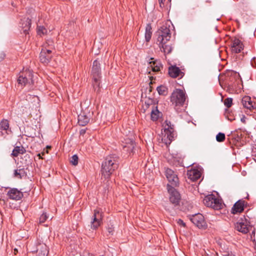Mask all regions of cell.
Listing matches in <instances>:
<instances>
[{
    "mask_svg": "<svg viewBox=\"0 0 256 256\" xmlns=\"http://www.w3.org/2000/svg\"><path fill=\"white\" fill-rule=\"evenodd\" d=\"M9 127V122L6 120H3L0 123V129L2 130H6Z\"/></svg>",
    "mask_w": 256,
    "mask_h": 256,
    "instance_id": "24",
    "label": "cell"
},
{
    "mask_svg": "<svg viewBox=\"0 0 256 256\" xmlns=\"http://www.w3.org/2000/svg\"><path fill=\"white\" fill-rule=\"evenodd\" d=\"M90 118L86 114L81 113L78 117V124L82 126H86L89 123Z\"/></svg>",
    "mask_w": 256,
    "mask_h": 256,
    "instance_id": "21",
    "label": "cell"
},
{
    "mask_svg": "<svg viewBox=\"0 0 256 256\" xmlns=\"http://www.w3.org/2000/svg\"><path fill=\"white\" fill-rule=\"evenodd\" d=\"M203 171L201 167L195 166L188 171L187 176L189 179L192 182L197 181L202 176Z\"/></svg>",
    "mask_w": 256,
    "mask_h": 256,
    "instance_id": "14",
    "label": "cell"
},
{
    "mask_svg": "<svg viewBox=\"0 0 256 256\" xmlns=\"http://www.w3.org/2000/svg\"><path fill=\"white\" fill-rule=\"evenodd\" d=\"M165 175L166 176L169 182L175 187H178L179 186V180L177 175L171 169H166L165 170Z\"/></svg>",
    "mask_w": 256,
    "mask_h": 256,
    "instance_id": "17",
    "label": "cell"
},
{
    "mask_svg": "<svg viewBox=\"0 0 256 256\" xmlns=\"http://www.w3.org/2000/svg\"><path fill=\"white\" fill-rule=\"evenodd\" d=\"M171 27L169 24H167V25L161 27L158 31L157 40L160 47L166 45L172 39L173 28Z\"/></svg>",
    "mask_w": 256,
    "mask_h": 256,
    "instance_id": "10",
    "label": "cell"
},
{
    "mask_svg": "<svg viewBox=\"0 0 256 256\" xmlns=\"http://www.w3.org/2000/svg\"><path fill=\"white\" fill-rule=\"evenodd\" d=\"M52 52L50 50H45L44 52H42L41 54V58L44 63L49 62L51 59V55Z\"/></svg>",
    "mask_w": 256,
    "mask_h": 256,
    "instance_id": "22",
    "label": "cell"
},
{
    "mask_svg": "<svg viewBox=\"0 0 256 256\" xmlns=\"http://www.w3.org/2000/svg\"><path fill=\"white\" fill-rule=\"evenodd\" d=\"M13 117L22 134L29 137L38 136L42 118L39 98L28 96L21 100L14 110Z\"/></svg>",
    "mask_w": 256,
    "mask_h": 256,
    "instance_id": "1",
    "label": "cell"
},
{
    "mask_svg": "<svg viewBox=\"0 0 256 256\" xmlns=\"http://www.w3.org/2000/svg\"><path fill=\"white\" fill-rule=\"evenodd\" d=\"M232 100L231 99H229V100H227V101H226V102L225 103V104L226 107H228V108L231 107L232 105Z\"/></svg>",
    "mask_w": 256,
    "mask_h": 256,
    "instance_id": "30",
    "label": "cell"
},
{
    "mask_svg": "<svg viewBox=\"0 0 256 256\" xmlns=\"http://www.w3.org/2000/svg\"><path fill=\"white\" fill-rule=\"evenodd\" d=\"M225 139V135L223 133H220L216 136V140L218 142H223Z\"/></svg>",
    "mask_w": 256,
    "mask_h": 256,
    "instance_id": "27",
    "label": "cell"
},
{
    "mask_svg": "<svg viewBox=\"0 0 256 256\" xmlns=\"http://www.w3.org/2000/svg\"><path fill=\"white\" fill-rule=\"evenodd\" d=\"M168 192L170 195V200L171 203L175 205H179L181 197L178 191L170 185H167Z\"/></svg>",
    "mask_w": 256,
    "mask_h": 256,
    "instance_id": "15",
    "label": "cell"
},
{
    "mask_svg": "<svg viewBox=\"0 0 256 256\" xmlns=\"http://www.w3.org/2000/svg\"><path fill=\"white\" fill-rule=\"evenodd\" d=\"M247 206V203L244 200H241L238 201L234 205L232 209V213L233 214H239L242 213Z\"/></svg>",
    "mask_w": 256,
    "mask_h": 256,
    "instance_id": "19",
    "label": "cell"
},
{
    "mask_svg": "<svg viewBox=\"0 0 256 256\" xmlns=\"http://www.w3.org/2000/svg\"><path fill=\"white\" fill-rule=\"evenodd\" d=\"M230 62L237 67H241L248 55V44L240 35L233 36L228 44Z\"/></svg>",
    "mask_w": 256,
    "mask_h": 256,
    "instance_id": "3",
    "label": "cell"
},
{
    "mask_svg": "<svg viewBox=\"0 0 256 256\" xmlns=\"http://www.w3.org/2000/svg\"><path fill=\"white\" fill-rule=\"evenodd\" d=\"M157 90H158V92L160 94L162 95H165L167 94V89L164 86H160L158 88Z\"/></svg>",
    "mask_w": 256,
    "mask_h": 256,
    "instance_id": "25",
    "label": "cell"
},
{
    "mask_svg": "<svg viewBox=\"0 0 256 256\" xmlns=\"http://www.w3.org/2000/svg\"><path fill=\"white\" fill-rule=\"evenodd\" d=\"M48 215L46 213H44L43 214L40 216V220H39V223L40 224H43L45 223V222L47 221L48 218Z\"/></svg>",
    "mask_w": 256,
    "mask_h": 256,
    "instance_id": "29",
    "label": "cell"
},
{
    "mask_svg": "<svg viewBox=\"0 0 256 256\" xmlns=\"http://www.w3.org/2000/svg\"><path fill=\"white\" fill-rule=\"evenodd\" d=\"M103 214L101 210L97 209L95 210L92 221L91 227L93 230H97L101 225L102 223Z\"/></svg>",
    "mask_w": 256,
    "mask_h": 256,
    "instance_id": "16",
    "label": "cell"
},
{
    "mask_svg": "<svg viewBox=\"0 0 256 256\" xmlns=\"http://www.w3.org/2000/svg\"><path fill=\"white\" fill-rule=\"evenodd\" d=\"M204 203L206 206L215 210H219L224 207L221 199L216 194L207 196L204 198Z\"/></svg>",
    "mask_w": 256,
    "mask_h": 256,
    "instance_id": "12",
    "label": "cell"
},
{
    "mask_svg": "<svg viewBox=\"0 0 256 256\" xmlns=\"http://www.w3.org/2000/svg\"><path fill=\"white\" fill-rule=\"evenodd\" d=\"M171 101L173 106L180 110H185L188 104V98L183 88H178L173 91Z\"/></svg>",
    "mask_w": 256,
    "mask_h": 256,
    "instance_id": "5",
    "label": "cell"
},
{
    "mask_svg": "<svg viewBox=\"0 0 256 256\" xmlns=\"http://www.w3.org/2000/svg\"><path fill=\"white\" fill-rule=\"evenodd\" d=\"M78 161H79V159L77 155H74L70 159V163L74 166H76L78 164Z\"/></svg>",
    "mask_w": 256,
    "mask_h": 256,
    "instance_id": "26",
    "label": "cell"
},
{
    "mask_svg": "<svg viewBox=\"0 0 256 256\" xmlns=\"http://www.w3.org/2000/svg\"><path fill=\"white\" fill-rule=\"evenodd\" d=\"M162 117V114L160 112L157 108H154L151 113V119L153 121H156Z\"/></svg>",
    "mask_w": 256,
    "mask_h": 256,
    "instance_id": "23",
    "label": "cell"
},
{
    "mask_svg": "<svg viewBox=\"0 0 256 256\" xmlns=\"http://www.w3.org/2000/svg\"><path fill=\"white\" fill-rule=\"evenodd\" d=\"M119 165V158L116 155H110L106 158L102 165V174L106 179L111 177Z\"/></svg>",
    "mask_w": 256,
    "mask_h": 256,
    "instance_id": "7",
    "label": "cell"
},
{
    "mask_svg": "<svg viewBox=\"0 0 256 256\" xmlns=\"http://www.w3.org/2000/svg\"><path fill=\"white\" fill-rule=\"evenodd\" d=\"M92 85L95 90L100 89V85L101 83L102 73L100 63L96 60L93 63L92 70Z\"/></svg>",
    "mask_w": 256,
    "mask_h": 256,
    "instance_id": "11",
    "label": "cell"
},
{
    "mask_svg": "<svg viewBox=\"0 0 256 256\" xmlns=\"http://www.w3.org/2000/svg\"><path fill=\"white\" fill-rule=\"evenodd\" d=\"M240 102L245 112L249 115L255 114L256 110V97L249 91L246 90L240 94Z\"/></svg>",
    "mask_w": 256,
    "mask_h": 256,
    "instance_id": "6",
    "label": "cell"
},
{
    "mask_svg": "<svg viewBox=\"0 0 256 256\" xmlns=\"http://www.w3.org/2000/svg\"><path fill=\"white\" fill-rule=\"evenodd\" d=\"M178 223L181 226H183V227H185L186 226L185 223L183 221L181 220H179V221H178Z\"/></svg>",
    "mask_w": 256,
    "mask_h": 256,
    "instance_id": "31",
    "label": "cell"
},
{
    "mask_svg": "<svg viewBox=\"0 0 256 256\" xmlns=\"http://www.w3.org/2000/svg\"><path fill=\"white\" fill-rule=\"evenodd\" d=\"M219 84L229 94H240L244 91V84L240 74L232 70H227L219 75Z\"/></svg>",
    "mask_w": 256,
    "mask_h": 256,
    "instance_id": "2",
    "label": "cell"
},
{
    "mask_svg": "<svg viewBox=\"0 0 256 256\" xmlns=\"http://www.w3.org/2000/svg\"><path fill=\"white\" fill-rule=\"evenodd\" d=\"M168 74L173 79L179 80L182 78L185 74L184 67L180 61L173 60L169 63Z\"/></svg>",
    "mask_w": 256,
    "mask_h": 256,
    "instance_id": "9",
    "label": "cell"
},
{
    "mask_svg": "<svg viewBox=\"0 0 256 256\" xmlns=\"http://www.w3.org/2000/svg\"><path fill=\"white\" fill-rule=\"evenodd\" d=\"M251 138L249 132L243 129H238L229 136L228 141L232 148H240L248 144Z\"/></svg>",
    "mask_w": 256,
    "mask_h": 256,
    "instance_id": "4",
    "label": "cell"
},
{
    "mask_svg": "<svg viewBox=\"0 0 256 256\" xmlns=\"http://www.w3.org/2000/svg\"><path fill=\"white\" fill-rule=\"evenodd\" d=\"M189 219L194 225H195L197 227L200 229L205 230L208 227L205 218L201 214H197L192 215L189 217Z\"/></svg>",
    "mask_w": 256,
    "mask_h": 256,
    "instance_id": "13",
    "label": "cell"
},
{
    "mask_svg": "<svg viewBox=\"0 0 256 256\" xmlns=\"http://www.w3.org/2000/svg\"><path fill=\"white\" fill-rule=\"evenodd\" d=\"M8 195L11 199L16 201L20 200L23 197L22 193L17 189H12L10 190L8 193Z\"/></svg>",
    "mask_w": 256,
    "mask_h": 256,
    "instance_id": "20",
    "label": "cell"
},
{
    "mask_svg": "<svg viewBox=\"0 0 256 256\" xmlns=\"http://www.w3.org/2000/svg\"><path fill=\"white\" fill-rule=\"evenodd\" d=\"M236 229L240 232L242 233L243 234H247L249 232L250 225L248 221L243 219L236 223Z\"/></svg>",
    "mask_w": 256,
    "mask_h": 256,
    "instance_id": "18",
    "label": "cell"
},
{
    "mask_svg": "<svg viewBox=\"0 0 256 256\" xmlns=\"http://www.w3.org/2000/svg\"><path fill=\"white\" fill-rule=\"evenodd\" d=\"M151 37V27L149 25L147 26L146 29V39L147 41H149Z\"/></svg>",
    "mask_w": 256,
    "mask_h": 256,
    "instance_id": "28",
    "label": "cell"
},
{
    "mask_svg": "<svg viewBox=\"0 0 256 256\" xmlns=\"http://www.w3.org/2000/svg\"><path fill=\"white\" fill-rule=\"evenodd\" d=\"M177 132L174 126L169 121L164 124L161 132V139L164 144L169 146L172 142L176 140Z\"/></svg>",
    "mask_w": 256,
    "mask_h": 256,
    "instance_id": "8",
    "label": "cell"
}]
</instances>
